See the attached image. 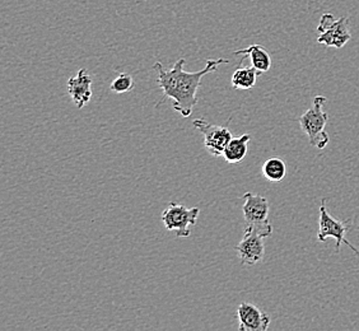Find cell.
I'll return each mask as SVG.
<instances>
[{
    "label": "cell",
    "instance_id": "1",
    "mask_svg": "<svg viewBox=\"0 0 359 331\" xmlns=\"http://www.w3.org/2000/svg\"><path fill=\"white\" fill-rule=\"evenodd\" d=\"M185 58H181L173 64L172 68L166 70L161 62L154 64V70L158 73L159 88L163 92V101L167 98L172 100L173 110L177 111L182 118H190L194 107L198 104V90L201 86V79L204 76L217 72L222 64H228L229 60L210 59L207 60L204 69L199 72H185Z\"/></svg>",
    "mask_w": 359,
    "mask_h": 331
},
{
    "label": "cell",
    "instance_id": "2",
    "mask_svg": "<svg viewBox=\"0 0 359 331\" xmlns=\"http://www.w3.org/2000/svg\"><path fill=\"white\" fill-rule=\"evenodd\" d=\"M325 102H326V97H315L311 109H309L301 118L298 119L301 129L307 135L310 144L312 147H316L318 149H324L330 142L329 134L325 130L326 124L329 121V115L324 111Z\"/></svg>",
    "mask_w": 359,
    "mask_h": 331
},
{
    "label": "cell",
    "instance_id": "3",
    "mask_svg": "<svg viewBox=\"0 0 359 331\" xmlns=\"http://www.w3.org/2000/svg\"><path fill=\"white\" fill-rule=\"evenodd\" d=\"M243 218L246 228L255 231L257 234L268 238L273 234V226L269 219V201L266 198L257 194H243Z\"/></svg>",
    "mask_w": 359,
    "mask_h": 331
},
{
    "label": "cell",
    "instance_id": "4",
    "mask_svg": "<svg viewBox=\"0 0 359 331\" xmlns=\"http://www.w3.org/2000/svg\"><path fill=\"white\" fill-rule=\"evenodd\" d=\"M199 214V208H187L172 201L162 213V222L167 231L175 232L176 237L187 238L191 235V227L196 224Z\"/></svg>",
    "mask_w": 359,
    "mask_h": 331
},
{
    "label": "cell",
    "instance_id": "5",
    "mask_svg": "<svg viewBox=\"0 0 359 331\" xmlns=\"http://www.w3.org/2000/svg\"><path fill=\"white\" fill-rule=\"evenodd\" d=\"M318 43H323L327 48H344L352 39L349 31V18L344 15L337 20L334 14H323L318 22Z\"/></svg>",
    "mask_w": 359,
    "mask_h": 331
},
{
    "label": "cell",
    "instance_id": "6",
    "mask_svg": "<svg viewBox=\"0 0 359 331\" xmlns=\"http://www.w3.org/2000/svg\"><path fill=\"white\" fill-rule=\"evenodd\" d=\"M326 201H321L320 205V215H318V241L325 242L329 237L335 238V251L339 252L341 243H344L346 246L352 250L355 255L359 256V251L353 246L352 243L346 240V231L351 228L349 222H341L334 218L332 214L327 212V209L325 207Z\"/></svg>",
    "mask_w": 359,
    "mask_h": 331
},
{
    "label": "cell",
    "instance_id": "7",
    "mask_svg": "<svg viewBox=\"0 0 359 331\" xmlns=\"http://www.w3.org/2000/svg\"><path fill=\"white\" fill-rule=\"evenodd\" d=\"M194 128L201 131L204 137V147L213 157H223L224 149L232 140V133L227 126H219L208 123L204 119H196L193 121Z\"/></svg>",
    "mask_w": 359,
    "mask_h": 331
},
{
    "label": "cell",
    "instance_id": "8",
    "mask_svg": "<svg viewBox=\"0 0 359 331\" xmlns=\"http://www.w3.org/2000/svg\"><path fill=\"white\" fill-rule=\"evenodd\" d=\"M264 240H265V237L260 234L245 227L243 237L240 243L236 246L242 265L252 266L263 260L264 255H265Z\"/></svg>",
    "mask_w": 359,
    "mask_h": 331
},
{
    "label": "cell",
    "instance_id": "9",
    "mask_svg": "<svg viewBox=\"0 0 359 331\" xmlns=\"http://www.w3.org/2000/svg\"><path fill=\"white\" fill-rule=\"evenodd\" d=\"M238 318V330L240 331H266L269 329V315L255 304L243 302L237 309Z\"/></svg>",
    "mask_w": 359,
    "mask_h": 331
},
{
    "label": "cell",
    "instance_id": "10",
    "mask_svg": "<svg viewBox=\"0 0 359 331\" xmlns=\"http://www.w3.org/2000/svg\"><path fill=\"white\" fill-rule=\"evenodd\" d=\"M68 93L78 109H83L92 98V76L86 69H81L76 76L68 79Z\"/></svg>",
    "mask_w": 359,
    "mask_h": 331
},
{
    "label": "cell",
    "instance_id": "11",
    "mask_svg": "<svg viewBox=\"0 0 359 331\" xmlns=\"http://www.w3.org/2000/svg\"><path fill=\"white\" fill-rule=\"evenodd\" d=\"M235 55L249 58L251 65L259 72V74L266 73L271 68L270 54L262 45H250L249 48L237 50L235 51Z\"/></svg>",
    "mask_w": 359,
    "mask_h": 331
},
{
    "label": "cell",
    "instance_id": "12",
    "mask_svg": "<svg viewBox=\"0 0 359 331\" xmlns=\"http://www.w3.org/2000/svg\"><path fill=\"white\" fill-rule=\"evenodd\" d=\"M250 139H251L250 134H243L238 138H232L223 153L224 161L232 165L243 161L248 154Z\"/></svg>",
    "mask_w": 359,
    "mask_h": 331
},
{
    "label": "cell",
    "instance_id": "13",
    "mask_svg": "<svg viewBox=\"0 0 359 331\" xmlns=\"http://www.w3.org/2000/svg\"><path fill=\"white\" fill-rule=\"evenodd\" d=\"M260 76L259 72L251 67H241L236 70L232 76V87L235 90H251L255 87L257 76Z\"/></svg>",
    "mask_w": 359,
    "mask_h": 331
},
{
    "label": "cell",
    "instance_id": "14",
    "mask_svg": "<svg viewBox=\"0 0 359 331\" xmlns=\"http://www.w3.org/2000/svg\"><path fill=\"white\" fill-rule=\"evenodd\" d=\"M263 175L271 182H280L287 175V165L279 157H270L263 165Z\"/></svg>",
    "mask_w": 359,
    "mask_h": 331
},
{
    "label": "cell",
    "instance_id": "15",
    "mask_svg": "<svg viewBox=\"0 0 359 331\" xmlns=\"http://www.w3.org/2000/svg\"><path fill=\"white\" fill-rule=\"evenodd\" d=\"M134 81H133V76L126 74V73H121L120 76H116L112 83H111L110 90L114 93H126V92H130L134 90Z\"/></svg>",
    "mask_w": 359,
    "mask_h": 331
}]
</instances>
